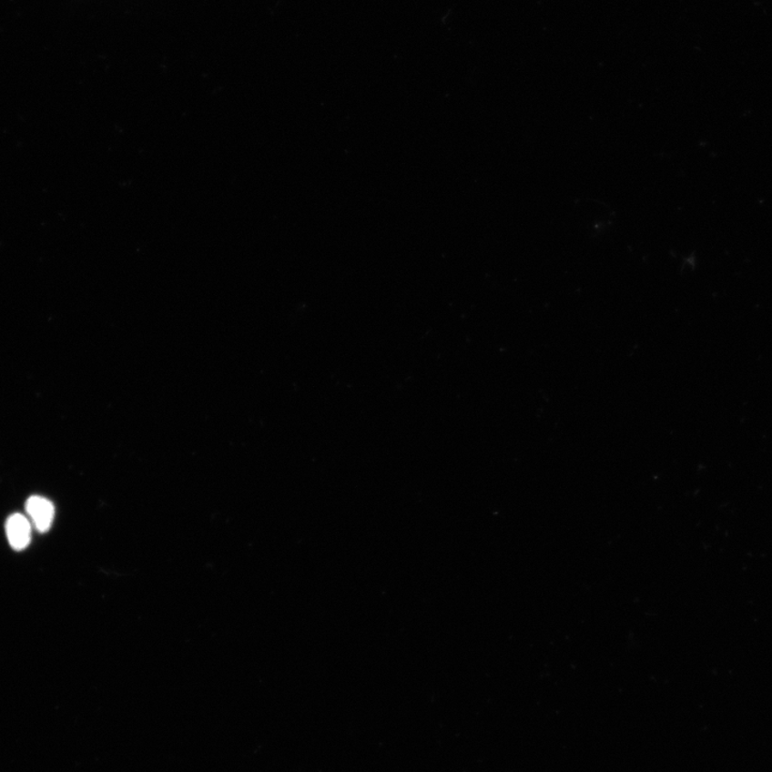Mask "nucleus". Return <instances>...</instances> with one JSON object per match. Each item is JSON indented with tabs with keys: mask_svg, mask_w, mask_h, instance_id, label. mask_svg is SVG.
Returning <instances> with one entry per match:
<instances>
[{
	"mask_svg": "<svg viewBox=\"0 0 772 772\" xmlns=\"http://www.w3.org/2000/svg\"><path fill=\"white\" fill-rule=\"evenodd\" d=\"M5 533H7L10 545L16 551L26 548L32 539V528L29 522L21 514H15L8 518Z\"/></svg>",
	"mask_w": 772,
	"mask_h": 772,
	"instance_id": "1",
	"label": "nucleus"
},
{
	"mask_svg": "<svg viewBox=\"0 0 772 772\" xmlns=\"http://www.w3.org/2000/svg\"><path fill=\"white\" fill-rule=\"evenodd\" d=\"M26 511L40 533H46L51 528L54 513L56 512H54V506L48 500L38 496L29 498L26 503Z\"/></svg>",
	"mask_w": 772,
	"mask_h": 772,
	"instance_id": "2",
	"label": "nucleus"
}]
</instances>
